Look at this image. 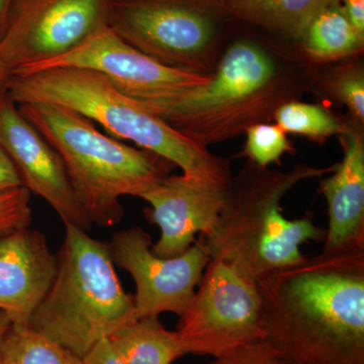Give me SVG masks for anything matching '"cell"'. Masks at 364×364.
Masks as SVG:
<instances>
[{"mask_svg": "<svg viewBox=\"0 0 364 364\" xmlns=\"http://www.w3.org/2000/svg\"><path fill=\"white\" fill-rule=\"evenodd\" d=\"M256 284L262 340L287 364H364V249L322 251Z\"/></svg>", "mask_w": 364, "mask_h": 364, "instance_id": "6da1fadb", "label": "cell"}, {"mask_svg": "<svg viewBox=\"0 0 364 364\" xmlns=\"http://www.w3.org/2000/svg\"><path fill=\"white\" fill-rule=\"evenodd\" d=\"M333 169L296 165L282 172L249 164L232 178L226 207L214 231L198 238L210 259L224 261L255 282L305 259L301 246L324 242L326 230L311 215L287 219L282 202L299 182Z\"/></svg>", "mask_w": 364, "mask_h": 364, "instance_id": "7a4b0ae2", "label": "cell"}, {"mask_svg": "<svg viewBox=\"0 0 364 364\" xmlns=\"http://www.w3.org/2000/svg\"><path fill=\"white\" fill-rule=\"evenodd\" d=\"M7 93L16 105L48 102L73 109L111 135L178 166L184 176L231 183L226 161L182 135L97 72L63 67L11 75Z\"/></svg>", "mask_w": 364, "mask_h": 364, "instance_id": "3957f363", "label": "cell"}, {"mask_svg": "<svg viewBox=\"0 0 364 364\" xmlns=\"http://www.w3.org/2000/svg\"><path fill=\"white\" fill-rule=\"evenodd\" d=\"M304 82L282 70L264 49L249 41L228 48L205 85L171 97L139 100L193 142L207 147L233 138L273 116Z\"/></svg>", "mask_w": 364, "mask_h": 364, "instance_id": "277c9868", "label": "cell"}, {"mask_svg": "<svg viewBox=\"0 0 364 364\" xmlns=\"http://www.w3.org/2000/svg\"><path fill=\"white\" fill-rule=\"evenodd\" d=\"M23 117L58 152L79 203L93 225L112 228L123 220V196H136L170 176L172 164L97 130L79 112L48 102L18 105Z\"/></svg>", "mask_w": 364, "mask_h": 364, "instance_id": "5b68a950", "label": "cell"}, {"mask_svg": "<svg viewBox=\"0 0 364 364\" xmlns=\"http://www.w3.org/2000/svg\"><path fill=\"white\" fill-rule=\"evenodd\" d=\"M64 226L54 279L30 327L83 358L98 342L138 318L134 296L122 287L107 242L74 225Z\"/></svg>", "mask_w": 364, "mask_h": 364, "instance_id": "8992f818", "label": "cell"}, {"mask_svg": "<svg viewBox=\"0 0 364 364\" xmlns=\"http://www.w3.org/2000/svg\"><path fill=\"white\" fill-rule=\"evenodd\" d=\"M227 14L226 0H111L109 26L159 63L208 74L205 60Z\"/></svg>", "mask_w": 364, "mask_h": 364, "instance_id": "52a82bcc", "label": "cell"}, {"mask_svg": "<svg viewBox=\"0 0 364 364\" xmlns=\"http://www.w3.org/2000/svg\"><path fill=\"white\" fill-rule=\"evenodd\" d=\"M177 334L186 354L217 358L262 340L257 284L224 261L210 259Z\"/></svg>", "mask_w": 364, "mask_h": 364, "instance_id": "ba28073f", "label": "cell"}, {"mask_svg": "<svg viewBox=\"0 0 364 364\" xmlns=\"http://www.w3.org/2000/svg\"><path fill=\"white\" fill-rule=\"evenodd\" d=\"M111 0H14L0 40L11 75L62 56L109 25Z\"/></svg>", "mask_w": 364, "mask_h": 364, "instance_id": "9c48e42d", "label": "cell"}, {"mask_svg": "<svg viewBox=\"0 0 364 364\" xmlns=\"http://www.w3.org/2000/svg\"><path fill=\"white\" fill-rule=\"evenodd\" d=\"M107 244L114 267L130 273L135 282L136 318L159 317L162 313L181 317L210 261L200 239L181 255L159 257L151 249L150 234L139 226L117 232Z\"/></svg>", "mask_w": 364, "mask_h": 364, "instance_id": "30bf717a", "label": "cell"}, {"mask_svg": "<svg viewBox=\"0 0 364 364\" xmlns=\"http://www.w3.org/2000/svg\"><path fill=\"white\" fill-rule=\"evenodd\" d=\"M78 68L97 72L138 100H158L208 83L210 74L176 68L155 61L102 26L62 56L13 75L50 68Z\"/></svg>", "mask_w": 364, "mask_h": 364, "instance_id": "8fae6325", "label": "cell"}, {"mask_svg": "<svg viewBox=\"0 0 364 364\" xmlns=\"http://www.w3.org/2000/svg\"><path fill=\"white\" fill-rule=\"evenodd\" d=\"M230 184L181 174L163 177L145 189L139 198L149 203L147 219L161 231L153 253L176 257L195 244L196 235L212 233L226 207Z\"/></svg>", "mask_w": 364, "mask_h": 364, "instance_id": "7c38bea8", "label": "cell"}, {"mask_svg": "<svg viewBox=\"0 0 364 364\" xmlns=\"http://www.w3.org/2000/svg\"><path fill=\"white\" fill-rule=\"evenodd\" d=\"M0 145L30 193L49 203L64 224L90 231L93 224L76 198L58 152L21 114L7 92L0 95Z\"/></svg>", "mask_w": 364, "mask_h": 364, "instance_id": "4fadbf2b", "label": "cell"}, {"mask_svg": "<svg viewBox=\"0 0 364 364\" xmlns=\"http://www.w3.org/2000/svg\"><path fill=\"white\" fill-rule=\"evenodd\" d=\"M56 268V255L40 231L23 228L0 235V312L11 327H30Z\"/></svg>", "mask_w": 364, "mask_h": 364, "instance_id": "5bb4252c", "label": "cell"}, {"mask_svg": "<svg viewBox=\"0 0 364 364\" xmlns=\"http://www.w3.org/2000/svg\"><path fill=\"white\" fill-rule=\"evenodd\" d=\"M343 158L321 182L328 203L324 252L364 249V142L358 124L340 134Z\"/></svg>", "mask_w": 364, "mask_h": 364, "instance_id": "9a60e30c", "label": "cell"}, {"mask_svg": "<svg viewBox=\"0 0 364 364\" xmlns=\"http://www.w3.org/2000/svg\"><path fill=\"white\" fill-rule=\"evenodd\" d=\"M336 0H226L227 11L294 40H301L306 28L326 6Z\"/></svg>", "mask_w": 364, "mask_h": 364, "instance_id": "2e32d148", "label": "cell"}, {"mask_svg": "<svg viewBox=\"0 0 364 364\" xmlns=\"http://www.w3.org/2000/svg\"><path fill=\"white\" fill-rule=\"evenodd\" d=\"M126 364H172L186 355L176 331H169L159 317L138 318L109 338Z\"/></svg>", "mask_w": 364, "mask_h": 364, "instance_id": "e0dca14e", "label": "cell"}, {"mask_svg": "<svg viewBox=\"0 0 364 364\" xmlns=\"http://www.w3.org/2000/svg\"><path fill=\"white\" fill-rule=\"evenodd\" d=\"M301 40L311 58L333 61L363 49L364 35L358 32L344 13L340 0L326 6L308 26Z\"/></svg>", "mask_w": 364, "mask_h": 364, "instance_id": "ac0fdd59", "label": "cell"}, {"mask_svg": "<svg viewBox=\"0 0 364 364\" xmlns=\"http://www.w3.org/2000/svg\"><path fill=\"white\" fill-rule=\"evenodd\" d=\"M2 364H85L80 356L35 331L9 328L1 349Z\"/></svg>", "mask_w": 364, "mask_h": 364, "instance_id": "d6986e66", "label": "cell"}, {"mask_svg": "<svg viewBox=\"0 0 364 364\" xmlns=\"http://www.w3.org/2000/svg\"><path fill=\"white\" fill-rule=\"evenodd\" d=\"M273 117L286 133L299 134L318 141L340 135L346 127L324 107L296 100L280 105Z\"/></svg>", "mask_w": 364, "mask_h": 364, "instance_id": "ffe728a7", "label": "cell"}, {"mask_svg": "<svg viewBox=\"0 0 364 364\" xmlns=\"http://www.w3.org/2000/svg\"><path fill=\"white\" fill-rule=\"evenodd\" d=\"M245 154L253 164L267 167L279 161L282 155L293 150L286 132L277 124L259 123L246 130Z\"/></svg>", "mask_w": 364, "mask_h": 364, "instance_id": "44dd1931", "label": "cell"}, {"mask_svg": "<svg viewBox=\"0 0 364 364\" xmlns=\"http://www.w3.org/2000/svg\"><path fill=\"white\" fill-rule=\"evenodd\" d=\"M330 90L348 107L354 119L364 122V74L360 65L339 69L330 79Z\"/></svg>", "mask_w": 364, "mask_h": 364, "instance_id": "7402d4cb", "label": "cell"}, {"mask_svg": "<svg viewBox=\"0 0 364 364\" xmlns=\"http://www.w3.org/2000/svg\"><path fill=\"white\" fill-rule=\"evenodd\" d=\"M31 193L25 188L0 193V235L28 228L33 221Z\"/></svg>", "mask_w": 364, "mask_h": 364, "instance_id": "603a6c76", "label": "cell"}, {"mask_svg": "<svg viewBox=\"0 0 364 364\" xmlns=\"http://www.w3.org/2000/svg\"><path fill=\"white\" fill-rule=\"evenodd\" d=\"M205 364H287L264 340H258Z\"/></svg>", "mask_w": 364, "mask_h": 364, "instance_id": "cb8c5ba5", "label": "cell"}, {"mask_svg": "<svg viewBox=\"0 0 364 364\" xmlns=\"http://www.w3.org/2000/svg\"><path fill=\"white\" fill-rule=\"evenodd\" d=\"M23 186L20 173L4 148L0 145V193Z\"/></svg>", "mask_w": 364, "mask_h": 364, "instance_id": "d4e9b609", "label": "cell"}, {"mask_svg": "<svg viewBox=\"0 0 364 364\" xmlns=\"http://www.w3.org/2000/svg\"><path fill=\"white\" fill-rule=\"evenodd\" d=\"M85 364H126L114 350L109 339L95 344L83 358Z\"/></svg>", "mask_w": 364, "mask_h": 364, "instance_id": "484cf974", "label": "cell"}, {"mask_svg": "<svg viewBox=\"0 0 364 364\" xmlns=\"http://www.w3.org/2000/svg\"><path fill=\"white\" fill-rule=\"evenodd\" d=\"M342 7L352 26L364 35V0H343Z\"/></svg>", "mask_w": 364, "mask_h": 364, "instance_id": "4316f807", "label": "cell"}, {"mask_svg": "<svg viewBox=\"0 0 364 364\" xmlns=\"http://www.w3.org/2000/svg\"><path fill=\"white\" fill-rule=\"evenodd\" d=\"M13 1L14 0H0V40L6 33Z\"/></svg>", "mask_w": 364, "mask_h": 364, "instance_id": "83f0119b", "label": "cell"}, {"mask_svg": "<svg viewBox=\"0 0 364 364\" xmlns=\"http://www.w3.org/2000/svg\"><path fill=\"white\" fill-rule=\"evenodd\" d=\"M11 78V69L7 67L4 60L0 57V95L7 92V88H9V83Z\"/></svg>", "mask_w": 364, "mask_h": 364, "instance_id": "f1b7e54d", "label": "cell"}, {"mask_svg": "<svg viewBox=\"0 0 364 364\" xmlns=\"http://www.w3.org/2000/svg\"><path fill=\"white\" fill-rule=\"evenodd\" d=\"M11 327V321L4 315V313L0 312V364L1 363V349L2 343H4V337L6 333L9 332V328Z\"/></svg>", "mask_w": 364, "mask_h": 364, "instance_id": "f546056e", "label": "cell"}]
</instances>
